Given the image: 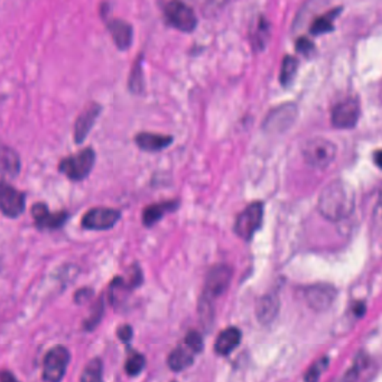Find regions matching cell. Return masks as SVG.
<instances>
[{
  "mask_svg": "<svg viewBox=\"0 0 382 382\" xmlns=\"http://www.w3.org/2000/svg\"><path fill=\"white\" fill-rule=\"evenodd\" d=\"M231 269L228 266L220 265L208 273L204 289V300H213L228 289L231 280Z\"/></svg>",
  "mask_w": 382,
  "mask_h": 382,
  "instance_id": "obj_11",
  "label": "cell"
},
{
  "mask_svg": "<svg viewBox=\"0 0 382 382\" xmlns=\"http://www.w3.org/2000/svg\"><path fill=\"white\" fill-rule=\"evenodd\" d=\"M194 352L192 351L185 343L177 346L171 352L169 360H167L169 368L171 370L177 371V372L188 368L194 361Z\"/></svg>",
  "mask_w": 382,
  "mask_h": 382,
  "instance_id": "obj_19",
  "label": "cell"
},
{
  "mask_svg": "<svg viewBox=\"0 0 382 382\" xmlns=\"http://www.w3.org/2000/svg\"><path fill=\"white\" fill-rule=\"evenodd\" d=\"M107 29L112 34V40L120 51H127L130 47L134 38L132 26L121 18H110L107 20Z\"/></svg>",
  "mask_w": 382,
  "mask_h": 382,
  "instance_id": "obj_14",
  "label": "cell"
},
{
  "mask_svg": "<svg viewBox=\"0 0 382 382\" xmlns=\"http://www.w3.org/2000/svg\"><path fill=\"white\" fill-rule=\"evenodd\" d=\"M380 162H381V151H378L374 153V163L378 167H380Z\"/></svg>",
  "mask_w": 382,
  "mask_h": 382,
  "instance_id": "obj_32",
  "label": "cell"
},
{
  "mask_svg": "<svg viewBox=\"0 0 382 382\" xmlns=\"http://www.w3.org/2000/svg\"><path fill=\"white\" fill-rule=\"evenodd\" d=\"M315 49L313 42L307 38H300L296 40V51L300 54L310 56Z\"/></svg>",
  "mask_w": 382,
  "mask_h": 382,
  "instance_id": "obj_29",
  "label": "cell"
},
{
  "mask_svg": "<svg viewBox=\"0 0 382 382\" xmlns=\"http://www.w3.org/2000/svg\"><path fill=\"white\" fill-rule=\"evenodd\" d=\"M81 382H103L102 379V362L99 358L92 359L81 376Z\"/></svg>",
  "mask_w": 382,
  "mask_h": 382,
  "instance_id": "obj_22",
  "label": "cell"
},
{
  "mask_svg": "<svg viewBox=\"0 0 382 382\" xmlns=\"http://www.w3.org/2000/svg\"><path fill=\"white\" fill-rule=\"evenodd\" d=\"M118 337L123 342H128L132 337V330L129 326H120L118 330Z\"/></svg>",
  "mask_w": 382,
  "mask_h": 382,
  "instance_id": "obj_30",
  "label": "cell"
},
{
  "mask_svg": "<svg viewBox=\"0 0 382 382\" xmlns=\"http://www.w3.org/2000/svg\"><path fill=\"white\" fill-rule=\"evenodd\" d=\"M341 12H342V7H339V8H333L320 17H317L312 23L311 29H310L311 34L317 36V35L328 34V33L333 31L334 20L339 16Z\"/></svg>",
  "mask_w": 382,
  "mask_h": 382,
  "instance_id": "obj_20",
  "label": "cell"
},
{
  "mask_svg": "<svg viewBox=\"0 0 382 382\" xmlns=\"http://www.w3.org/2000/svg\"><path fill=\"white\" fill-rule=\"evenodd\" d=\"M20 173V158L17 153L5 145L0 144V184L9 183Z\"/></svg>",
  "mask_w": 382,
  "mask_h": 382,
  "instance_id": "obj_13",
  "label": "cell"
},
{
  "mask_svg": "<svg viewBox=\"0 0 382 382\" xmlns=\"http://www.w3.org/2000/svg\"><path fill=\"white\" fill-rule=\"evenodd\" d=\"M241 342V332L236 328H229L221 332L215 342V351L220 356H228Z\"/></svg>",
  "mask_w": 382,
  "mask_h": 382,
  "instance_id": "obj_17",
  "label": "cell"
},
{
  "mask_svg": "<svg viewBox=\"0 0 382 382\" xmlns=\"http://www.w3.org/2000/svg\"><path fill=\"white\" fill-rule=\"evenodd\" d=\"M121 217V212L117 208H90L81 220V226L86 230L105 231L114 228Z\"/></svg>",
  "mask_w": 382,
  "mask_h": 382,
  "instance_id": "obj_7",
  "label": "cell"
},
{
  "mask_svg": "<svg viewBox=\"0 0 382 382\" xmlns=\"http://www.w3.org/2000/svg\"><path fill=\"white\" fill-rule=\"evenodd\" d=\"M0 382H20L16 379V376L9 372V371H0Z\"/></svg>",
  "mask_w": 382,
  "mask_h": 382,
  "instance_id": "obj_31",
  "label": "cell"
},
{
  "mask_svg": "<svg viewBox=\"0 0 382 382\" xmlns=\"http://www.w3.org/2000/svg\"><path fill=\"white\" fill-rule=\"evenodd\" d=\"M174 138L166 135L153 134V132H139L135 137V143L142 151L148 153H157L163 151L171 145Z\"/></svg>",
  "mask_w": 382,
  "mask_h": 382,
  "instance_id": "obj_15",
  "label": "cell"
},
{
  "mask_svg": "<svg viewBox=\"0 0 382 382\" xmlns=\"http://www.w3.org/2000/svg\"><path fill=\"white\" fill-rule=\"evenodd\" d=\"M298 66L300 62L296 57L291 55H286L282 59V69H280V80L282 86L289 88L291 86V83L294 81L296 77L297 71H298Z\"/></svg>",
  "mask_w": 382,
  "mask_h": 382,
  "instance_id": "obj_21",
  "label": "cell"
},
{
  "mask_svg": "<svg viewBox=\"0 0 382 382\" xmlns=\"http://www.w3.org/2000/svg\"><path fill=\"white\" fill-rule=\"evenodd\" d=\"M269 24L267 20L261 17L258 20L257 31L254 33V44L257 46V49H265L267 40L269 38Z\"/></svg>",
  "mask_w": 382,
  "mask_h": 382,
  "instance_id": "obj_25",
  "label": "cell"
},
{
  "mask_svg": "<svg viewBox=\"0 0 382 382\" xmlns=\"http://www.w3.org/2000/svg\"><path fill=\"white\" fill-rule=\"evenodd\" d=\"M276 304L277 300H275V298H271V297L267 296L263 300H261L257 310L259 320L263 321L266 323L273 320L277 312Z\"/></svg>",
  "mask_w": 382,
  "mask_h": 382,
  "instance_id": "obj_23",
  "label": "cell"
},
{
  "mask_svg": "<svg viewBox=\"0 0 382 382\" xmlns=\"http://www.w3.org/2000/svg\"><path fill=\"white\" fill-rule=\"evenodd\" d=\"M129 89L135 93H140L144 89L143 70H142V62L137 61L132 68L130 77H129Z\"/></svg>",
  "mask_w": 382,
  "mask_h": 382,
  "instance_id": "obj_26",
  "label": "cell"
},
{
  "mask_svg": "<svg viewBox=\"0 0 382 382\" xmlns=\"http://www.w3.org/2000/svg\"><path fill=\"white\" fill-rule=\"evenodd\" d=\"M356 206L353 188L342 180H334L319 197V210L330 221H341L351 215Z\"/></svg>",
  "mask_w": 382,
  "mask_h": 382,
  "instance_id": "obj_1",
  "label": "cell"
},
{
  "mask_svg": "<svg viewBox=\"0 0 382 382\" xmlns=\"http://www.w3.org/2000/svg\"><path fill=\"white\" fill-rule=\"evenodd\" d=\"M178 208V202L176 200L164 201V202L155 203L151 204L147 208H144L143 223L147 228L155 226L162 217L169 212L174 211Z\"/></svg>",
  "mask_w": 382,
  "mask_h": 382,
  "instance_id": "obj_16",
  "label": "cell"
},
{
  "mask_svg": "<svg viewBox=\"0 0 382 382\" xmlns=\"http://www.w3.org/2000/svg\"><path fill=\"white\" fill-rule=\"evenodd\" d=\"M31 217L40 230H57L66 224L70 214L66 211L51 212L45 203H35Z\"/></svg>",
  "mask_w": 382,
  "mask_h": 382,
  "instance_id": "obj_10",
  "label": "cell"
},
{
  "mask_svg": "<svg viewBox=\"0 0 382 382\" xmlns=\"http://www.w3.org/2000/svg\"><path fill=\"white\" fill-rule=\"evenodd\" d=\"M184 343L191 349L194 353H200L203 349V339L200 333L197 331H191L186 335Z\"/></svg>",
  "mask_w": 382,
  "mask_h": 382,
  "instance_id": "obj_28",
  "label": "cell"
},
{
  "mask_svg": "<svg viewBox=\"0 0 382 382\" xmlns=\"http://www.w3.org/2000/svg\"><path fill=\"white\" fill-rule=\"evenodd\" d=\"M263 203H251L241 213L238 215L234 223V232L243 238V240H250L254 237L258 229L263 224Z\"/></svg>",
  "mask_w": 382,
  "mask_h": 382,
  "instance_id": "obj_4",
  "label": "cell"
},
{
  "mask_svg": "<svg viewBox=\"0 0 382 382\" xmlns=\"http://www.w3.org/2000/svg\"><path fill=\"white\" fill-rule=\"evenodd\" d=\"M337 146L324 137L308 139L302 147V154L308 165L316 169H326L337 157Z\"/></svg>",
  "mask_w": 382,
  "mask_h": 382,
  "instance_id": "obj_2",
  "label": "cell"
},
{
  "mask_svg": "<svg viewBox=\"0 0 382 382\" xmlns=\"http://www.w3.org/2000/svg\"><path fill=\"white\" fill-rule=\"evenodd\" d=\"M100 105L97 102H90L84 107L82 112L77 116L75 123V143L81 144L86 139L89 132H91L92 127L97 121L100 114Z\"/></svg>",
  "mask_w": 382,
  "mask_h": 382,
  "instance_id": "obj_12",
  "label": "cell"
},
{
  "mask_svg": "<svg viewBox=\"0 0 382 382\" xmlns=\"http://www.w3.org/2000/svg\"><path fill=\"white\" fill-rule=\"evenodd\" d=\"M26 195L24 192L10 185L9 183L0 184V211L5 217L16 219L25 211Z\"/></svg>",
  "mask_w": 382,
  "mask_h": 382,
  "instance_id": "obj_8",
  "label": "cell"
},
{
  "mask_svg": "<svg viewBox=\"0 0 382 382\" xmlns=\"http://www.w3.org/2000/svg\"><path fill=\"white\" fill-rule=\"evenodd\" d=\"M306 298L312 307L323 310L330 306V304L333 302L334 291L330 286H315L308 289Z\"/></svg>",
  "mask_w": 382,
  "mask_h": 382,
  "instance_id": "obj_18",
  "label": "cell"
},
{
  "mask_svg": "<svg viewBox=\"0 0 382 382\" xmlns=\"http://www.w3.org/2000/svg\"><path fill=\"white\" fill-rule=\"evenodd\" d=\"M145 358L140 353H132L125 361V370L128 376H137L145 368Z\"/></svg>",
  "mask_w": 382,
  "mask_h": 382,
  "instance_id": "obj_24",
  "label": "cell"
},
{
  "mask_svg": "<svg viewBox=\"0 0 382 382\" xmlns=\"http://www.w3.org/2000/svg\"><path fill=\"white\" fill-rule=\"evenodd\" d=\"M164 15L169 25L181 31L190 33L197 25V17L192 7L182 1H169L163 9Z\"/></svg>",
  "mask_w": 382,
  "mask_h": 382,
  "instance_id": "obj_5",
  "label": "cell"
},
{
  "mask_svg": "<svg viewBox=\"0 0 382 382\" xmlns=\"http://www.w3.org/2000/svg\"><path fill=\"white\" fill-rule=\"evenodd\" d=\"M70 352L62 345L52 348L43 363V378L46 382H61L66 374V368L70 362Z\"/></svg>",
  "mask_w": 382,
  "mask_h": 382,
  "instance_id": "obj_6",
  "label": "cell"
},
{
  "mask_svg": "<svg viewBox=\"0 0 382 382\" xmlns=\"http://www.w3.org/2000/svg\"><path fill=\"white\" fill-rule=\"evenodd\" d=\"M361 114L358 99L348 98L337 103L332 110V123L335 128L351 129L357 125Z\"/></svg>",
  "mask_w": 382,
  "mask_h": 382,
  "instance_id": "obj_9",
  "label": "cell"
},
{
  "mask_svg": "<svg viewBox=\"0 0 382 382\" xmlns=\"http://www.w3.org/2000/svg\"><path fill=\"white\" fill-rule=\"evenodd\" d=\"M328 358H322L317 362L314 363L311 368L308 369L307 374H305V382H317L320 379L323 371L328 368Z\"/></svg>",
  "mask_w": 382,
  "mask_h": 382,
  "instance_id": "obj_27",
  "label": "cell"
},
{
  "mask_svg": "<svg viewBox=\"0 0 382 382\" xmlns=\"http://www.w3.org/2000/svg\"><path fill=\"white\" fill-rule=\"evenodd\" d=\"M96 151L86 147L77 154L70 155L61 160L59 171L73 182H80L89 176L96 164Z\"/></svg>",
  "mask_w": 382,
  "mask_h": 382,
  "instance_id": "obj_3",
  "label": "cell"
}]
</instances>
